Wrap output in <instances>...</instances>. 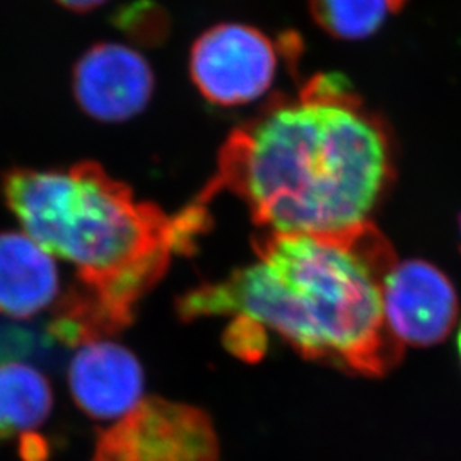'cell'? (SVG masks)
I'll return each mask as SVG.
<instances>
[{
  "instance_id": "6da1fadb",
  "label": "cell",
  "mask_w": 461,
  "mask_h": 461,
  "mask_svg": "<svg viewBox=\"0 0 461 461\" xmlns=\"http://www.w3.org/2000/svg\"><path fill=\"white\" fill-rule=\"evenodd\" d=\"M390 171L386 133L346 77L318 74L228 135L195 200L228 190L267 232L340 236L371 224Z\"/></svg>"
},
{
  "instance_id": "7a4b0ae2",
  "label": "cell",
  "mask_w": 461,
  "mask_h": 461,
  "mask_svg": "<svg viewBox=\"0 0 461 461\" xmlns=\"http://www.w3.org/2000/svg\"><path fill=\"white\" fill-rule=\"evenodd\" d=\"M0 190L24 232L77 270L81 285L60 301L50 325L68 346L131 325L173 257L190 253L211 224L207 205L197 200L167 215L91 161L67 169L14 167Z\"/></svg>"
},
{
  "instance_id": "3957f363",
  "label": "cell",
  "mask_w": 461,
  "mask_h": 461,
  "mask_svg": "<svg viewBox=\"0 0 461 461\" xmlns=\"http://www.w3.org/2000/svg\"><path fill=\"white\" fill-rule=\"evenodd\" d=\"M257 260L178 299L185 321L230 314L276 333L303 357L379 376L400 357L383 310V282L396 264L371 224L340 236L274 234Z\"/></svg>"
},
{
  "instance_id": "277c9868",
  "label": "cell",
  "mask_w": 461,
  "mask_h": 461,
  "mask_svg": "<svg viewBox=\"0 0 461 461\" xmlns=\"http://www.w3.org/2000/svg\"><path fill=\"white\" fill-rule=\"evenodd\" d=\"M219 455L207 413L150 396L99 434L91 461H219Z\"/></svg>"
},
{
  "instance_id": "5b68a950",
  "label": "cell",
  "mask_w": 461,
  "mask_h": 461,
  "mask_svg": "<svg viewBox=\"0 0 461 461\" xmlns=\"http://www.w3.org/2000/svg\"><path fill=\"white\" fill-rule=\"evenodd\" d=\"M190 79L205 101L232 108L262 98L277 72V47L255 26L219 23L194 41Z\"/></svg>"
},
{
  "instance_id": "8992f818",
  "label": "cell",
  "mask_w": 461,
  "mask_h": 461,
  "mask_svg": "<svg viewBox=\"0 0 461 461\" xmlns=\"http://www.w3.org/2000/svg\"><path fill=\"white\" fill-rule=\"evenodd\" d=\"M148 59L123 43L101 41L86 50L72 70V93L84 113L103 123L140 115L154 95Z\"/></svg>"
},
{
  "instance_id": "52a82bcc",
  "label": "cell",
  "mask_w": 461,
  "mask_h": 461,
  "mask_svg": "<svg viewBox=\"0 0 461 461\" xmlns=\"http://www.w3.org/2000/svg\"><path fill=\"white\" fill-rule=\"evenodd\" d=\"M383 310L392 335L403 346L438 344L458 316V299L445 274L424 260L396 262L383 282Z\"/></svg>"
},
{
  "instance_id": "ba28073f",
  "label": "cell",
  "mask_w": 461,
  "mask_h": 461,
  "mask_svg": "<svg viewBox=\"0 0 461 461\" xmlns=\"http://www.w3.org/2000/svg\"><path fill=\"white\" fill-rule=\"evenodd\" d=\"M68 388L87 417L116 422L144 400V371L127 347L93 340L68 364Z\"/></svg>"
},
{
  "instance_id": "9c48e42d",
  "label": "cell",
  "mask_w": 461,
  "mask_h": 461,
  "mask_svg": "<svg viewBox=\"0 0 461 461\" xmlns=\"http://www.w3.org/2000/svg\"><path fill=\"white\" fill-rule=\"evenodd\" d=\"M59 291L55 257L26 232H0V314L32 320L49 310Z\"/></svg>"
},
{
  "instance_id": "30bf717a",
  "label": "cell",
  "mask_w": 461,
  "mask_h": 461,
  "mask_svg": "<svg viewBox=\"0 0 461 461\" xmlns=\"http://www.w3.org/2000/svg\"><path fill=\"white\" fill-rule=\"evenodd\" d=\"M53 409V390L47 376L23 361L0 363V439L32 434Z\"/></svg>"
},
{
  "instance_id": "8fae6325",
  "label": "cell",
  "mask_w": 461,
  "mask_h": 461,
  "mask_svg": "<svg viewBox=\"0 0 461 461\" xmlns=\"http://www.w3.org/2000/svg\"><path fill=\"white\" fill-rule=\"evenodd\" d=\"M314 23L342 40H361L376 33L392 13L390 0H310Z\"/></svg>"
},
{
  "instance_id": "7c38bea8",
  "label": "cell",
  "mask_w": 461,
  "mask_h": 461,
  "mask_svg": "<svg viewBox=\"0 0 461 461\" xmlns=\"http://www.w3.org/2000/svg\"><path fill=\"white\" fill-rule=\"evenodd\" d=\"M112 23L133 45L142 49L161 47L171 33V17L154 0H133L122 5L112 16Z\"/></svg>"
},
{
  "instance_id": "4fadbf2b",
  "label": "cell",
  "mask_w": 461,
  "mask_h": 461,
  "mask_svg": "<svg viewBox=\"0 0 461 461\" xmlns=\"http://www.w3.org/2000/svg\"><path fill=\"white\" fill-rule=\"evenodd\" d=\"M267 342V331L243 318H234L226 330L228 348L249 363H255L264 356Z\"/></svg>"
},
{
  "instance_id": "5bb4252c",
  "label": "cell",
  "mask_w": 461,
  "mask_h": 461,
  "mask_svg": "<svg viewBox=\"0 0 461 461\" xmlns=\"http://www.w3.org/2000/svg\"><path fill=\"white\" fill-rule=\"evenodd\" d=\"M59 5H62L67 11H72L76 14H86L91 11H96L101 5H104L108 0H55Z\"/></svg>"
},
{
  "instance_id": "9a60e30c",
  "label": "cell",
  "mask_w": 461,
  "mask_h": 461,
  "mask_svg": "<svg viewBox=\"0 0 461 461\" xmlns=\"http://www.w3.org/2000/svg\"><path fill=\"white\" fill-rule=\"evenodd\" d=\"M409 0H390V7H392V13H398L402 7H405Z\"/></svg>"
},
{
  "instance_id": "2e32d148",
  "label": "cell",
  "mask_w": 461,
  "mask_h": 461,
  "mask_svg": "<svg viewBox=\"0 0 461 461\" xmlns=\"http://www.w3.org/2000/svg\"><path fill=\"white\" fill-rule=\"evenodd\" d=\"M456 347H458V356H460L461 361V327L458 330V337H456Z\"/></svg>"
},
{
  "instance_id": "e0dca14e",
  "label": "cell",
  "mask_w": 461,
  "mask_h": 461,
  "mask_svg": "<svg viewBox=\"0 0 461 461\" xmlns=\"http://www.w3.org/2000/svg\"><path fill=\"white\" fill-rule=\"evenodd\" d=\"M460 226H461V222H460Z\"/></svg>"
}]
</instances>
